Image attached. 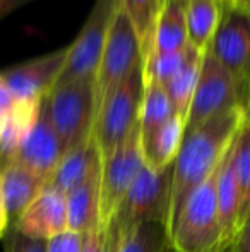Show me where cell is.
I'll return each mask as SVG.
<instances>
[{"label":"cell","instance_id":"1","mask_svg":"<svg viewBox=\"0 0 250 252\" xmlns=\"http://www.w3.org/2000/svg\"><path fill=\"white\" fill-rule=\"evenodd\" d=\"M245 117H247V108L235 106L185 132L180 151L173 163L170 221H168L170 233L182 206L185 204L190 194L218 168L224 151L233 141Z\"/></svg>","mask_w":250,"mask_h":252},{"label":"cell","instance_id":"2","mask_svg":"<svg viewBox=\"0 0 250 252\" xmlns=\"http://www.w3.org/2000/svg\"><path fill=\"white\" fill-rule=\"evenodd\" d=\"M216 180L218 168L182 206L170 233L175 252H228L220 223Z\"/></svg>","mask_w":250,"mask_h":252},{"label":"cell","instance_id":"3","mask_svg":"<svg viewBox=\"0 0 250 252\" xmlns=\"http://www.w3.org/2000/svg\"><path fill=\"white\" fill-rule=\"evenodd\" d=\"M47 103L63 155L93 137L98 115L96 79L57 84L47 94Z\"/></svg>","mask_w":250,"mask_h":252},{"label":"cell","instance_id":"4","mask_svg":"<svg viewBox=\"0 0 250 252\" xmlns=\"http://www.w3.org/2000/svg\"><path fill=\"white\" fill-rule=\"evenodd\" d=\"M144 86L146 81L142 62L134 67L132 72L101 103L93 130L101 159L108 158L139 126Z\"/></svg>","mask_w":250,"mask_h":252},{"label":"cell","instance_id":"5","mask_svg":"<svg viewBox=\"0 0 250 252\" xmlns=\"http://www.w3.org/2000/svg\"><path fill=\"white\" fill-rule=\"evenodd\" d=\"M171 184L173 165L165 170L144 166L127 192L125 199L122 201L117 215L111 220L108 237H117L124 230L144 221H156L168 228Z\"/></svg>","mask_w":250,"mask_h":252},{"label":"cell","instance_id":"6","mask_svg":"<svg viewBox=\"0 0 250 252\" xmlns=\"http://www.w3.org/2000/svg\"><path fill=\"white\" fill-rule=\"evenodd\" d=\"M144 62L140 41L127 12L115 2V12L96 74V103L100 110L115 88ZM98 117V115H96Z\"/></svg>","mask_w":250,"mask_h":252},{"label":"cell","instance_id":"7","mask_svg":"<svg viewBox=\"0 0 250 252\" xmlns=\"http://www.w3.org/2000/svg\"><path fill=\"white\" fill-rule=\"evenodd\" d=\"M235 106L247 108V103L242 98V86L237 83L233 74L207 50L200 63L199 81L185 122V132Z\"/></svg>","mask_w":250,"mask_h":252},{"label":"cell","instance_id":"8","mask_svg":"<svg viewBox=\"0 0 250 252\" xmlns=\"http://www.w3.org/2000/svg\"><path fill=\"white\" fill-rule=\"evenodd\" d=\"M101 161L103 163H101L100 225L108 228L129 189L136 182L137 175L146 166L142 144H140V126H137L124 143Z\"/></svg>","mask_w":250,"mask_h":252},{"label":"cell","instance_id":"9","mask_svg":"<svg viewBox=\"0 0 250 252\" xmlns=\"http://www.w3.org/2000/svg\"><path fill=\"white\" fill-rule=\"evenodd\" d=\"M113 12L115 0H96L79 36L67 48V62L57 84L96 79Z\"/></svg>","mask_w":250,"mask_h":252},{"label":"cell","instance_id":"10","mask_svg":"<svg viewBox=\"0 0 250 252\" xmlns=\"http://www.w3.org/2000/svg\"><path fill=\"white\" fill-rule=\"evenodd\" d=\"M209 52L224 65L237 83H250V14L224 3L223 17Z\"/></svg>","mask_w":250,"mask_h":252},{"label":"cell","instance_id":"11","mask_svg":"<svg viewBox=\"0 0 250 252\" xmlns=\"http://www.w3.org/2000/svg\"><path fill=\"white\" fill-rule=\"evenodd\" d=\"M67 62V48L0 72L17 101H40L54 90Z\"/></svg>","mask_w":250,"mask_h":252},{"label":"cell","instance_id":"12","mask_svg":"<svg viewBox=\"0 0 250 252\" xmlns=\"http://www.w3.org/2000/svg\"><path fill=\"white\" fill-rule=\"evenodd\" d=\"M62 158L63 148L60 137L52 124L47 96H45L40 103V110L33 126L28 130L19 151L12 159L21 161L28 168L36 172L41 179H45V182H48Z\"/></svg>","mask_w":250,"mask_h":252},{"label":"cell","instance_id":"13","mask_svg":"<svg viewBox=\"0 0 250 252\" xmlns=\"http://www.w3.org/2000/svg\"><path fill=\"white\" fill-rule=\"evenodd\" d=\"M12 225L21 233L31 239L50 240L69 230L67 197L50 187L36 197L16 220Z\"/></svg>","mask_w":250,"mask_h":252},{"label":"cell","instance_id":"14","mask_svg":"<svg viewBox=\"0 0 250 252\" xmlns=\"http://www.w3.org/2000/svg\"><path fill=\"white\" fill-rule=\"evenodd\" d=\"M0 182L9 218L16 220L47 187L45 179L17 159L0 165Z\"/></svg>","mask_w":250,"mask_h":252},{"label":"cell","instance_id":"15","mask_svg":"<svg viewBox=\"0 0 250 252\" xmlns=\"http://www.w3.org/2000/svg\"><path fill=\"white\" fill-rule=\"evenodd\" d=\"M101 163L87 175V179L81 186H77L65 196L70 232L84 235L100 225Z\"/></svg>","mask_w":250,"mask_h":252},{"label":"cell","instance_id":"16","mask_svg":"<svg viewBox=\"0 0 250 252\" xmlns=\"http://www.w3.org/2000/svg\"><path fill=\"white\" fill-rule=\"evenodd\" d=\"M231 144L224 151L223 158L218 166V208H220V223L221 232H223L224 247L230 251L238 230H240V192H238L237 177L233 172V163H231Z\"/></svg>","mask_w":250,"mask_h":252},{"label":"cell","instance_id":"17","mask_svg":"<svg viewBox=\"0 0 250 252\" xmlns=\"http://www.w3.org/2000/svg\"><path fill=\"white\" fill-rule=\"evenodd\" d=\"M100 163L101 153L98 150V144L93 136L87 143L81 144V146L74 148V150L67 151L63 155L57 170L47 182V187L58 190L63 196H67L70 190L81 186Z\"/></svg>","mask_w":250,"mask_h":252},{"label":"cell","instance_id":"18","mask_svg":"<svg viewBox=\"0 0 250 252\" xmlns=\"http://www.w3.org/2000/svg\"><path fill=\"white\" fill-rule=\"evenodd\" d=\"M187 0H165L154 30L153 50L156 53H173L189 45L187 34Z\"/></svg>","mask_w":250,"mask_h":252},{"label":"cell","instance_id":"19","mask_svg":"<svg viewBox=\"0 0 250 252\" xmlns=\"http://www.w3.org/2000/svg\"><path fill=\"white\" fill-rule=\"evenodd\" d=\"M185 136V122L173 115L153 136L140 139L144 161L153 170H165L175 163Z\"/></svg>","mask_w":250,"mask_h":252},{"label":"cell","instance_id":"20","mask_svg":"<svg viewBox=\"0 0 250 252\" xmlns=\"http://www.w3.org/2000/svg\"><path fill=\"white\" fill-rule=\"evenodd\" d=\"M226 0H187L189 43L206 53L223 17Z\"/></svg>","mask_w":250,"mask_h":252},{"label":"cell","instance_id":"21","mask_svg":"<svg viewBox=\"0 0 250 252\" xmlns=\"http://www.w3.org/2000/svg\"><path fill=\"white\" fill-rule=\"evenodd\" d=\"M168 228L156 221H144L110 237V252H171Z\"/></svg>","mask_w":250,"mask_h":252},{"label":"cell","instance_id":"22","mask_svg":"<svg viewBox=\"0 0 250 252\" xmlns=\"http://www.w3.org/2000/svg\"><path fill=\"white\" fill-rule=\"evenodd\" d=\"M231 163L240 192V226L250 213V113L242 122L231 144Z\"/></svg>","mask_w":250,"mask_h":252},{"label":"cell","instance_id":"23","mask_svg":"<svg viewBox=\"0 0 250 252\" xmlns=\"http://www.w3.org/2000/svg\"><path fill=\"white\" fill-rule=\"evenodd\" d=\"M144 98L140 106V139H147L153 136L163 124H167L175 115V110L167 94V90L161 84L144 77Z\"/></svg>","mask_w":250,"mask_h":252},{"label":"cell","instance_id":"24","mask_svg":"<svg viewBox=\"0 0 250 252\" xmlns=\"http://www.w3.org/2000/svg\"><path fill=\"white\" fill-rule=\"evenodd\" d=\"M130 17L140 41L142 57L146 59L153 50L154 30L165 0H115Z\"/></svg>","mask_w":250,"mask_h":252},{"label":"cell","instance_id":"25","mask_svg":"<svg viewBox=\"0 0 250 252\" xmlns=\"http://www.w3.org/2000/svg\"><path fill=\"white\" fill-rule=\"evenodd\" d=\"M204 53L199 52L189 60V63L165 84L167 94L171 101V106L175 110V115L180 117L184 122H187L189 110L194 100L197 81H199L200 63H202Z\"/></svg>","mask_w":250,"mask_h":252},{"label":"cell","instance_id":"26","mask_svg":"<svg viewBox=\"0 0 250 252\" xmlns=\"http://www.w3.org/2000/svg\"><path fill=\"white\" fill-rule=\"evenodd\" d=\"M199 52L200 50H197V48L192 47L190 43L184 50L173 52V53L151 52L149 55L144 59V77L161 84V86H165V84L170 79H173V77L187 65L189 60Z\"/></svg>","mask_w":250,"mask_h":252},{"label":"cell","instance_id":"27","mask_svg":"<svg viewBox=\"0 0 250 252\" xmlns=\"http://www.w3.org/2000/svg\"><path fill=\"white\" fill-rule=\"evenodd\" d=\"M2 240L5 252H47L48 240L31 239V237L21 233L14 225H9Z\"/></svg>","mask_w":250,"mask_h":252},{"label":"cell","instance_id":"28","mask_svg":"<svg viewBox=\"0 0 250 252\" xmlns=\"http://www.w3.org/2000/svg\"><path fill=\"white\" fill-rule=\"evenodd\" d=\"M81 252H110V237L108 228L98 225L83 235V249Z\"/></svg>","mask_w":250,"mask_h":252},{"label":"cell","instance_id":"29","mask_svg":"<svg viewBox=\"0 0 250 252\" xmlns=\"http://www.w3.org/2000/svg\"><path fill=\"white\" fill-rule=\"evenodd\" d=\"M81 249H83V235L70 230L47 242V252H81Z\"/></svg>","mask_w":250,"mask_h":252},{"label":"cell","instance_id":"30","mask_svg":"<svg viewBox=\"0 0 250 252\" xmlns=\"http://www.w3.org/2000/svg\"><path fill=\"white\" fill-rule=\"evenodd\" d=\"M230 252H250V216L238 230L237 237L230 247Z\"/></svg>","mask_w":250,"mask_h":252},{"label":"cell","instance_id":"31","mask_svg":"<svg viewBox=\"0 0 250 252\" xmlns=\"http://www.w3.org/2000/svg\"><path fill=\"white\" fill-rule=\"evenodd\" d=\"M17 105V100L14 98L12 91L5 84V81L0 77V115L7 117Z\"/></svg>","mask_w":250,"mask_h":252},{"label":"cell","instance_id":"32","mask_svg":"<svg viewBox=\"0 0 250 252\" xmlns=\"http://www.w3.org/2000/svg\"><path fill=\"white\" fill-rule=\"evenodd\" d=\"M10 225V218L9 213H7V206L5 199H3V192H2V182H0V239L5 235L7 228Z\"/></svg>","mask_w":250,"mask_h":252},{"label":"cell","instance_id":"33","mask_svg":"<svg viewBox=\"0 0 250 252\" xmlns=\"http://www.w3.org/2000/svg\"><path fill=\"white\" fill-rule=\"evenodd\" d=\"M26 2H29V0H0V21L9 16L10 12H14L17 7L24 5Z\"/></svg>","mask_w":250,"mask_h":252},{"label":"cell","instance_id":"34","mask_svg":"<svg viewBox=\"0 0 250 252\" xmlns=\"http://www.w3.org/2000/svg\"><path fill=\"white\" fill-rule=\"evenodd\" d=\"M231 5V3H230ZM233 7H237V9L244 10V12L250 14V0H238L237 3H233Z\"/></svg>","mask_w":250,"mask_h":252},{"label":"cell","instance_id":"35","mask_svg":"<svg viewBox=\"0 0 250 252\" xmlns=\"http://www.w3.org/2000/svg\"><path fill=\"white\" fill-rule=\"evenodd\" d=\"M3 120H5V117L0 115V137H2V130H3Z\"/></svg>","mask_w":250,"mask_h":252},{"label":"cell","instance_id":"36","mask_svg":"<svg viewBox=\"0 0 250 252\" xmlns=\"http://www.w3.org/2000/svg\"><path fill=\"white\" fill-rule=\"evenodd\" d=\"M247 112L250 113V83H249V103H247Z\"/></svg>","mask_w":250,"mask_h":252},{"label":"cell","instance_id":"37","mask_svg":"<svg viewBox=\"0 0 250 252\" xmlns=\"http://www.w3.org/2000/svg\"><path fill=\"white\" fill-rule=\"evenodd\" d=\"M226 2H228V3H231V5H233V3H237L238 0H226Z\"/></svg>","mask_w":250,"mask_h":252},{"label":"cell","instance_id":"38","mask_svg":"<svg viewBox=\"0 0 250 252\" xmlns=\"http://www.w3.org/2000/svg\"><path fill=\"white\" fill-rule=\"evenodd\" d=\"M249 216H250V213H249ZM249 216H247V218H249Z\"/></svg>","mask_w":250,"mask_h":252},{"label":"cell","instance_id":"39","mask_svg":"<svg viewBox=\"0 0 250 252\" xmlns=\"http://www.w3.org/2000/svg\"><path fill=\"white\" fill-rule=\"evenodd\" d=\"M171 252H175V251H171Z\"/></svg>","mask_w":250,"mask_h":252},{"label":"cell","instance_id":"40","mask_svg":"<svg viewBox=\"0 0 250 252\" xmlns=\"http://www.w3.org/2000/svg\"><path fill=\"white\" fill-rule=\"evenodd\" d=\"M228 252H230V251H228Z\"/></svg>","mask_w":250,"mask_h":252}]
</instances>
